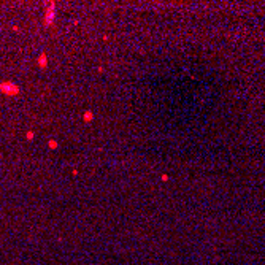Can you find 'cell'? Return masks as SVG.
Listing matches in <instances>:
<instances>
[{
    "mask_svg": "<svg viewBox=\"0 0 265 265\" xmlns=\"http://www.w3.org/2000/svg\"><path fill=\"white\" fill-rule=\"evenodd\" d=\"M0 89H2V91H5L7 94L17 92V86H14V84H11V83H5V84H2V86H0Z\"/></svg>",
    "mask_w": 265,
    "mask_h": 265,
    "instance_id": "cell-1",
    "label": "cell"
},
{
    "mask_svg": "<svg viewBox=\"0 0 265 265\" xmlns=\"http://www.w3.org/2000/svg\"><path fill=\"white\" fill-rule=\"evenodd\" d=\"M84 117H86V121H91V119H92V113H91V111H89V113H86V114H84Z\"/></svg>",
    "mask_w": 265,
    "mask_h": 265,
    "instance_id": "cell-2",
    "label": "cell"
},
{
    "mask_svg": "<svg viewBox=\"0 0 265 265\" xmlns=\"http://www.w3.org/2000/svg\"><path fill=\"white\" fill-rule=\"evenodd\" d=\"M40 64H42V65H45V64H46V59L43 57V56H42V59H40Z\"/></svg>",
    "mask_w": 265,
    "mask_h": 265,
    "instance_id": "cell-3",
    "label": "cell"
}]
</instances>
